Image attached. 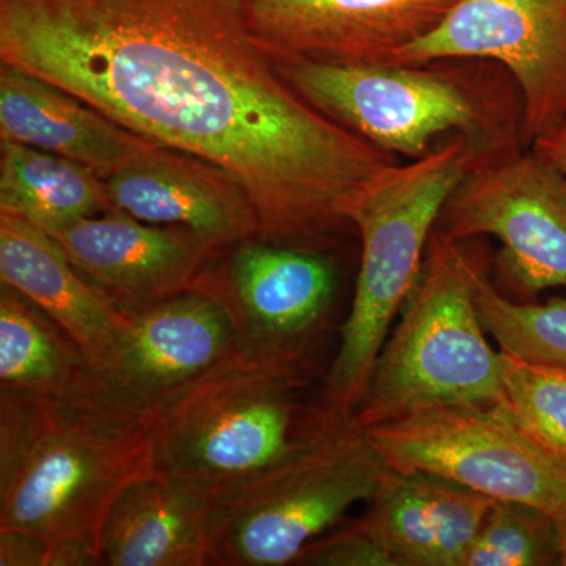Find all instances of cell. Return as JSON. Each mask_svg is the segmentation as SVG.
<instances>
[{"instance_id": "ffe728a7", "label": "cell", "mask_w": 566, "mask_h": 566, "mask_svg": "<svg viewBox=\"0 0 566 566\" xmlns=\"http://www.w3.org/2000/svg\"><path fill=\"white\" fill-rule=\"evenodd\" d=\"M0 390L93 394V365L80 344L31 300L0 285Z\"/></svg>"}, {"instance_id": "603a6c76", "label": "cell", "mask_w": 566, "mask_h": 566, "mask_svg": "<svg viewBox=\"0 0 566 566\" xmlns=\"http://www.w3.org/2000/svg\"><path fill=\"white\" fill-rule=\"evenodd\" d=\"M475 305L488 335L501 352L566 368L565 297L516 303L499 293L479 268Z\"/></svg>"}, {"instance_id": "484cf974", "label": "cell", "mask_w": 566, "mask_h": 566, "mask_svg": "<svg viewBox=\"0 0 566 566\" xmlns=\"http://www.w3.org/2000/svg\"><path fill=\"white\" fill-rule=\"evenodd\" d=\"M51 545L40 536L0 531V566H50Z\"/></svg>"}, {"instance_id": "44dd1931", "label": "cell", "mask_w": 566, "mask_h": 566, "mask_svg": "<svg viewBox=\"0 0 566 566\" xmlns=\"http://www.w3.org/2000/svg\"><path fill=\"white\" fill-rule=\"evenodd\" d=\"M111 210L106 181L91 167L17 142H0V211L50 232Z\"/></svg>"}, {"instance_id": "8992f818", "label": "cell", "mask_w": 566, "mask_h": 566, "mask_svg": "<svg viewBox=\"0 0 566 566\" xmlns=\"http://www.w3.org/2000/svg\"><path fill=\"white\" fill-rule=\"evenodd\" d=\"M386 471L367 430L333 412L281 460L216 488L210 566L296 565L308 543L374 497Z\"/></svg>"}, {"instance_id": "9c48e42d", "label": "cell", "mask_w": 566, "mask_h": 566, "mask_svg": "<svg viewBox=\"0 0 566 566\" xmlns=\"http://www.w3.org/2000/svg\"><path fill=\"white\" fill-rule=\"evenodd\" d=\"M436 230L461 243L490 234L517 293L566 289V188L531 148L488 156L450 193Z\"/></svg>"}, {"instance_id": "5b68a950", "label": "cell", "mask_w": 566, "mask_h": 566, "mask_svg": "<svg viewBox=\"0 0 566 566\" xmlns=\"http://www.w3.org/2000/svg\"><path fill=\"white\" fill-rule=\"evenodd\" d=\"M488 158L452 136L420 158L394 164L359 189L345 208L363 241L352 312L326 379L324 403L346 419L363 405L394 319L422 273L428 241L450 193Z\"/></svg>"}, {"instance_id": "9a60e30c", "label": "cell", "mask_w": 566, "mask_h": 566, "mask_svg": "<svg viewBox=\"0 0 566 566\" xmlns=\"http://www.w3.org/2000/svg\"><path fill=\"white\" fill-rule=\"evenodd\" d=\"M106 181L114 208L155 226L181 227L214 251L260 238L248 193L226 170L155 145Z\"/></svg>"}, {"instance_id": "d6986e66", "label": "cell", "mask_w": 566, "mask_h": 566, "mask_svg": "<svg viewBox=\"0 0 566 566\" xmlns=\"http://www.w3.org/2000/svg\"><path fill=\"white\" fill-rule=\"evenodd\" d=\"M214 488L153 474L134 482L104 521L109 566H210Z\"/></svg>"}, {"instance_id": "ba28073f", "label": "cell", "mask_w": 566, "mask_h": 566, "mask_svg": "<svg viewBox=\"0 0 566 566\" xmlns=\"http://www.w3.org/2000/svg\"><path fill=\"white\" fill-rule=\"evenodd\" d=\"M389 469L444 476L494 501L566 516V471L499 406H433L364 427Z\"/></svg>"}, {"instance_id": "3957f363", "label": "cell", "mask_w": 566, "mask_h": 566, "mask_svg": "<svg viewBox=\"0 0 566 566\" xmlns=\"http://www.w3.org/2000/svg\"><path fill=\"white\" fill-rule=\"evenodd\" d=\"M315 376L314 349L237 344L153 416L156 474L216 490L281 460L335 412Z\"/></svg>"}, {"instance_id": "8fae6325", "label": "cell", "mask_w": 566, "mask_h": 566, "mask_svg": "<svg viewBox=\"0 0 566 566\" xmlns=\"http://www.w3.org/2000/svg\"><path fill=\"white\" fill-rule=\"evenodd\" d=\"M338 289L322 245L252 240L212 253L191 290L222 308L238 345L314 349Z\"/></svg>"}, {"instance_id": "52a82bcc", "label": "cell", "mask_w": 566, "mask_h": 566, "mask_svg": "<svg viewBox=\"0 0 566 566\" xmlns=\"http://www.w3.org/2000/svg\"><path fill=\"white\" fill-rule=\"evenodd\" d=\"M476 270L460 243L434 229L354 422L371 427L433 406L502 403L501 349L488 342L476 312Z\"/></svg>"}, {"instance_id": "cb8c5ba5", "label": "cell", "mask_w": 566, "mask_h": 566, "mask_svg": "<svg viewBox=\"0 0 566 566\" xmlns=\"http://www.w3.org/2000/svg\"><path fill=\"white\" fill-rule=\"evenodd\" d=\"M564 565V535L556 516L534 505L494 501L464 566Z\"/></svg>"}, {"instance_id": "4fadbf2b", "label": "cell", "mask_w": 566, "mask_h": 566, "mask_svg": "<svg viewBox=\"0 0 566 566\" xmlns=\"http://www.w3.org/2000/svg\"><path fill=\"white\" fill-rule=\"evenodd\" d=\"M458 0H245L248 21L270 55L368 65L392 63L433 31Z\"/></svg>"}, {"instance_id": "83f0119b", "label": "cell", "mask_w": 566, "mask_h": 566, "mask_svg": "<svg viewBox=\"0 0 566 566\" xmlns=\"http://www.w3.org/2000/svg\"><path fill=\"white\" fill-rule=\"evenodd\" d=\"M562 535H564V566H566V516L560 521Z\"/></svg>"}, {"instance_id": "6da1fadb", "label": "cell", "mask_w": 566, "mask_h": 566, "mask_svg": "<svg viewBox=\"0 0 566 566\" xmlns=\"http://www.w3.org/2000/svg\"><path fill=\"white\" fill-rule=\"evenodd\" d=\"M0 61L226 170L262 240L323 245L398 163L294 91L245 0H0Z\"/></svg>"}, {"instance_id": "7c38bea8", "label": "cell", "mask_w": 566, "mask_h": 566, "mask_svg": "<svg viewBox=\"0 0 566 566\" xmlns=\"http://www.w3.org/2000/svg\"><path fill=\"white\" fill-rule=\"evenodd\" d=\"M126 318L114 352L93 367V394L148 419L238 344L222 308L193 290Z\"/></svg>"}, {"instance_id": "7402d4cb", "label": "cell", "mask_w": 566, "mask_h": 566, "mask_svg": "<svg viewBox=\"0 0 566 566\" xmlns=\"http://www.w3.org/2000/svg\"><path fill=\"white\" fill-rule=\"evenodd\" d=\"M502 412L566 471V368L501 352Z\"/></svg>"}, {"instance_id": "30bf717a", "label": "cell", "mask_w": 566, "mask_h": 566, "mask_svg": "<svg viewBox=\"0 0 566 566\" xmlns=\"http://www.w3.org/2000/svg\"><path fill=\"white\" fill-rule=\"evenodd\" d=\"M485 61L520 92L528 148L566 122V0H458L444 20L392 63Z\"/></svg>"}, {"instance_id": "d4e9b609", "label": "cell", "mask_w": 566, "mask_h": 566, "mask_svg": "<svg viewBox=\"0 0 566 566\" xmlns=\"http://www.w3.org/2000/svg\"><path fill=\"white\" fill-rule=\"evenodd\" d=\"M296 565L394 566V562L356 521L308 543L297 557Z\"/></svg>"}, {"instance_id": "277c9868", "label": "cell", "mask_w": 566, "mask_h": 566, "mask_svg": "<svg viewBox=\"0 0 566 566\" xmlns=\"http://www.w3.org/2000/svg\"><path fill=\"white\" fill-rule=\"evenodd\" d=\"M271 59L316 109L395 156L420 158L447 133L488 156L524 147L520 92L493 62L340 65Z\"/></svg>"}, {"instance_id": "2e32d148", "label": "cell", "mask_w": 566, "mask_h": 566, "mask_svg": "<svg viewBox=\"0 0 566 566\" xmlns=\"http://www.w3.org/2000/svg\"><path fill=\"white\" fill-rule=\"evenodd\" d=\"M493 502L431 472L387 468L357 521L394 566H464Z\"/></svg>"}, {"instance_id": "e0dca14e", "label": "cell", "mask_w": 566, "mask_h": 566, "mask_svg": "<svg viewBox=\"0 0 566 566\" xmlns=\"http://www.w3.org/2000/svg\"><path fill=\"white\" fill-rule=\"evenodd\" d=\"M0 137L65 156L102 178L158 145L10 63L0 66Z\"/></svg>"}, {"instance_id": "4316f807", "label": "cell", "mask_w": 566, "mask_h": 566, "mask_svg": "<svg viewBox=\"0 0 566 566\" xmlns=\"http://www.w3.org/2000/svg\"><path fill=\"white\" fill-rule=\"evenodd\" d=\"M528 148L560 175L566 188V122L554 132L536 139Z\"/></svg>"}, {"instance_id": "5bb4252c", "label": "cell", "mask_w": 566, "mask_h": 566, "mask_svg": "<svg viewBox=\"0 0 566 566\" xmlns=\"http://www.w3.org/2000/svg\"><path fill=\"white\" fill-rule=\"evenodd\" d=\"M46 233L125 315L191 290L216 252L199 234L142 222L117 208Z\"/></svg>"}, {"instance_id": "7a4b0ae2", "label": "cell", "mask_w": 566, "mask_h": 566, "mask_svg": "<svg viewBox=\"0 0 566 566\" xmlns=\"http://www.w3.org/2000/svg\"><path fill=\"white\" fill-rule=\"evenodd\" d=\"M156 474L151 419L95 394L0 390V531L102 554L104 521L129 486Z\"/></svg>"}, {"instance_id": "ac0fdd59", "label": "cell", "mask_w": 566, "mask_h": 566, "mask_svg": "<svg viewBox=\"0 0 566 566\" xmlns=\"http://www.w3.org/2000/svg\"><path fill=\"white\" fill-rule=\"evenodd\" d=\"M0 281L61 324L87 354L104 363L128 318L74 268L57 241L31 222L0 211Z\"/></svg>"}]
</instances>
